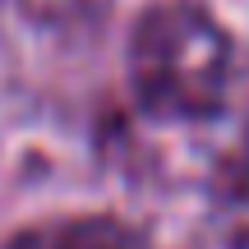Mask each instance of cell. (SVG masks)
Returning a JSON list of instances; mask_svg holds the SVG:
<instances>
[{
  "label": "cell",
  "mask_w": 249,
  "mask_h": 249,
  "mask_svg": "<svg viewBox=\"0 0 249 249\" xmlns=\"http://www.w3.org/2000/svg\"><path fill=\"white\" fill-rule=\"evenodd\" d=\"M129 79L157 116H213L231 79V42L222 23L189 0L152 5L129 37Z\"/></svg>",
  "instance_id": "6da1fadb"
},
{
  "label": "cell",
  "mask_w": 249,
  "mask_h": 249,
  "mask_svg": "<svg viewBox=\"0 0 249 249\" xmlns=\"http://www.w3.org/2000/svg\"><path fill=\"white\" fill-rule=\"evenodd\" d=\"M5 249H139V240L116 217H60L18 231Z\"/></svg>",
  "instance_id": "7a4b0ae2"
}]
</instances>
